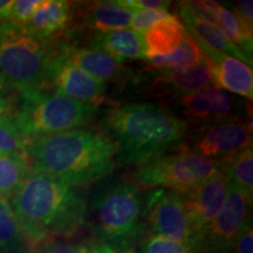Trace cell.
I'll list each match as a JSON object with an SVG mask.
<instances>
[{
  "mask_svg": "<svg viewBox=\"0 0 253 253\" xmlns=\"http://www.w3.org/2000/svg\"><path fill=\"white\" fill-rule=\"evenodd\" d=\"M9 201L31 249L73 236L86 220L87 204L77 189L43 173L31 171Z\"/></svg>",
  "mask_w": 253,
  "mask_h": 253,
  "instance_id": "cell-1",
  "label": "cell"
},
{
  "mask_svg": "<svg viewBox=\"0 0 253 253\" xmlns=\"http://www.w3.org/2000/svg\"><path fill=\"white\" fill-rule=\"evenodd\" d=\"M119 154V145L112 138L84 129L34 138L25 150L31 171L72 186L89 184L110 175Z\"/></svg>",
  "mask_w": 253,
  "mask_h": 253,
  "instance_id": "cell-2",
  "label": "cell"
},
{
  "mask_svg": "<svg viewBox=\"0 0 253 253\" xmlns=\"http://www.w3.org/2000/svg\"><path fill=\"white\" fill-rule=\"evenodd\" d=\"M107 130L120 148L118 161L142 166L173 150L188 131V122L155 103H125L104 113Z\"/></svg>",
  "mask_w": 253,
  "mask_h": 253,
  "instance_id": "cell-3",
  "label": "cell"
},
{
  "mask_svg": "<svg viewBox=\"0 0 253 253\" xmlns=\"http://www.w3.org/2000/svg\"><path fill=\"white\" fill-rule=\"evenodd\" d=\"M58 48L26 26L0 23V73L9 87L26 94L45 88L49 63Z\"/></svg>",
  "mask_w": 253,
  "mask_h": 253,
  "instance_id": "cell-4",
  "label": "cell"
},
{
  "mask_svg": "<svg viewBox=\"0 0 253 253\" xmlns=\"http://www.w3.org/2000/svg\"><path fill=\"white\" fill-rule=\"evenodd\" d=\"M20 96V106L11 114V119L18 130L30 141L86 126L97 108L95 104L79 102L43 89Z\"/></svg>",
  "mask_w": 253,
  "mask_h": 253,
  "instance_id": "cell-5",
  "label": "cell"
},
{
  "mask_svg": "<svg viewBox=\"0 0 253 253\" xmlns=\"http://www.w3.org/2000/svg\"><path fill=\"white\" fill-rule=\"evenodd\" d=\"M95 229L103 244L126 248L145 233L144 201L141 190L130 183H115L91 202Z\"/></svg>",
  "mask_w": 253,
  "mask_h": 253,
  "instance_id": "cell-6",
  "label": "cell"
},
{
  "mask_svg": "<svg viewBox=\"0 0 253 253\" xmlns=\"http://www.w3.org/2000/svg\"><path fill=\"white\" fill-rule=\"evenodd\" d=\"M219 161L195 151L166 154L138 167L132 179L144 189H166L184 196L219 169Z\"/></svg>",
  "mask_w": 253,
  "mask_h": 253,
  "instance_id": "cell-7",
  "label": "cell"
},
{
  "mask_svg": "<svg viewBox=\"0 0 253 253\" xmlns=\"http://www.w3.org/2000/svg\"><path fill=\"white\" fill-rule=\"evenodd\" d=\"M144 218L151 235L202 248L203 238L196 231L182 195L154 189L144 201Z\"/></svg>",
  "mask_w": 253,
  "mask_h": 253,
  "instance_id": "cell-8",
  "label": "cell"
},
{
  "mask_svg": "<svg viewBox=\"0 0 253 253\" xmlns=\"http://www.w3.org/2000/svg\"><path fill=\"white\" fill-rule=\"evenodd\" d=\"M252 148V126L237 118L209 123L195 140V153L214 161H223Z\"/></svg>",
  "mask_w": 253,
  "mask_h": 253,
  "instance_id": "cell-9",
  "label": "cell"
},
{
  "mask_svg": "<svg viewBox=\"0 0 253 253\" xmlns=\"http://www.w3.org/2000/svg\"><path fill=\"white\" fill-rule=\"evenodd\" d=\"M50 86L56 94L79 102L97 106L103 100L107 86L103 82L95 80L87 73L68 61L58 52L47 69L45 87Z\"/></svg>",
  "mask_w": 253,
  "mask_h": 253,
  "instance_id": "cell-10",
  "label": "cell"
},
{
  "mask_svg": "<svg viewBox=\"0 0 253 253\" xmlns=\"http://www.w3.org/2000/svg\"><path fill=\"white\" fill-rule=\"evenodd\" d=\"M229 184L225 171L219 167L209 178L183 196L195 229L202 238L225 203Z\"/></svg>",
  "mask_w": 253,
  "mask_h": 253,
  "instance_id": "cell-11",
  "label": "cell"
},
{
  "mask_svg": "<svg viewBox=\"0 0 253 253\" xmlns=\"http://www.w3.org/2000/svg\"><path fill=\"white\" fill-rule=\"evenodd\" d=\"M252 195L229 184L227 196L220 212L205 231L203 242L232 244L233 239L249 223Z\"/></svg>",
  "mask_w": 253,
  "mask_h": 253,
  "instance_id": "cell-12",
  "label": "cell"
},
{
  "mask_svg": "<svg viewBox=\"0 0 253 253\" xmlns=\"http://www.w3.org/2000/svg\"><path fill=\"white\" fill-rule=\"evenodd\" d=\"M179 104L186 121L209 125L232 118L231 114L235 110L236 97L212 86L184 95Z\"/></svg>",
  "mask_w": 253,
  "mask_h": 253,
  "instance_id": "cell-13",
  "label": "cell"
},
{
  "mask_svg": "<svg viewBox=\"0 0 253 253\" xmlns=\"http://www.w3.org/2000/svg\"><path fill=\"white\" fill-rule=\"evenodd\" d=\"M202 46V45H201ZM209 59L212 73L213 86L252 100L253 97V72L252 67L239 59L223 53L213 52L202 47Z\"/></svg>",
  "mask_w": 253,
  "mask_h": 253,
  "instance_id": "cell-14",
  "label": "cell"
},
{
  "mask_svg": "<svg viewBox=\"0 0 253 253\" xmlns=\"http://www.w3.org/2000/svg\"><path fill=\"white\" fill-rule=\"evenodd\" d=\"M178 12L181 18L184 20L186 30L199 41L202 47L213 50V52L235 56L240 61L245 62L246 65L249 63L250 67H252V59H250L242 49L227 40V38L221 33L216 25L199 13L192 5V1L178 2Z\"/></svg>",
  "mask_w": 253,
  "mask_h": 253,
  "instance_id": "cell-15",
  "label": "cell"
},
{
  "mask_svg": "<svg viewBox=\"0 0 253 253\" xmlns=\"http://www.w3.org/2000/svg\"><path fill=\"white\" fill-rule=\"evenodd\" d=\"M59 52L73 65L103 84L119 82L126 77V69L122 62L102 49L62 45L59 47Z\"/></svg>",
  "mask_w": 253,
  "mask_h": 253,
  "instance_id": "cell-16",
  "label": "cell"
},
{
  "mask_svg": "<svg viewBox=\"0 0 253 253\" xmlns=\"http://www.w3.org/2000/svg\"><path fill=\"white\" fill-rule=\"evenodd\" d=\"M75 7L79 8V13L74 14H79L82 26L99 33L126 28L134 13V9L123 4L122 0L78 2Z\"/></svg>",
  "mask_w": 253,
  "mask_h": 253,
  "instance_id": "cell-17",
  "label": "cell"
},
{
  "mask_svg": "<svg viewBox=\"0 0 253 253\" xmlns=\"http://www.w3.org/2000/svg\"><path fill=\"white\" fill-rule=\"evenodd\" d=\"M158 71H161L160 75L154 79L155 81L153 84L155 89L162 93L177 95L179 99L192 91L203 89L210 84H213L211 65L207 56L203 62L185 71L172 72L166 69H158Z\"/></svg>",
  "mask_w": 253,
  "mask_h": 253,
  "instance_id": "cell-18",
  "label": "cell"
},
{
  "mask_svg": "<svg viewBox=\"0 0 253 253\" xmlns=\"http://www.w3.org/2000/svg\"><path fill=\"white\" fill-rule=\"evenodd\" d=\"M73 4L66 0H41L26 27L38 37L52 40L71 26Z\"/></svg>",
  "mask_w": 253,
  "mask_h": 253,
  "instance_id": "cell-19",
  "label": "cell"
},
{
  "mask_svg": "<svg viewBox=\"0 0 253 253\" xmlns=\"http://www.w3.org/2000/svg\"><path fill=\"white\" fill-rule=\"evenodd\" d=\"M144 33L145 55L167 56L172 54L181 46L186 28L177 15L168 14Z\"/></svg>",
  "mask_w": 253,
  "mask_h": 253,
  "instance_id": "cell-20",
  "label": "cell"
},
{
  "mask_svg": "<svg viewBox=\"0 0 253 253\" xmlns=\"http://www.w3.org/2000/svg\"><path fill=\"white\" fill-rule=\"evenodd\" d=\"M90 47L102 49L121 62L147 58L143 36L128 28L100 33L91 41Z\"/></svg>",
  "mask_w": 253,
  "mask_h": 253,
  "instance_id": "cell-21",
  "label": "cell"
},
{
  "mask_svg": "<svg viewBox=\"0 0 253 253\" xmlns=\"http://www.w3.org/2000/svg\"><path fill=\"white\" fill-rule=\"evenodd\" d=\"M204 59V50L199 41L186 30L184 40L172 54L167 56H147L145 61L155 69L179 72L195 67L203 62Z\"/></svg>",
  "mask_w": 253,
  "mask_h": 253,
  "instance_id": "cell-22",
  "label": "cell"
},
{
  "mask_svg": "<svg viewBox=\"0 0 253 253\" xmlns=\"http://www.w3.org/2000/svg\"><path fill=\"white\" fill-rule=\"evenodd\" d=\"M30 172L31 167L25 154L0 155V197L11 198Z\"/></svg>",
  "mask_w": 253,
  "mask_h": 253,
  "instance_id": "cell-23",
  "label": "cell"
},
{
  "mask_svg": "<svg viewBox=\"0 0 253 253\" xmlns=\"http://www.w3.org/2000/svg\"><path fill=\"white\" fill-rule=\"evenodd\" d=\"M26 244L8 199L0 197V253H25Z\"/></svg>",
  "mask_w": 253,
  "mask_h": 253,
  "instance_id": "cell-24",
  "label": "cell"
},
{
  "mask_svg": "<svg viewBox=\"0 0 253 253\" xmlns=\"http://www.w3.org/2000/svg\"><path fill=\"white\" fill-rule=\"evenodd\" d=\"M221 169L226 173L231 184L253 195V150L252 148L240 151L235 156L219 161Z\"/></svg>",
  "mask_w": 253,
  "mask_h": 253,
  "instance_id": "cell-25",
  "label": "cell"
},
{
  "mask_svg": "<svg viewBox=\"0 0 253 253\" xmlns=\"http://www.w3.org/2000/svg\"><path fill=\"white\" fill-rule=\"evenodd\" d=\"M213 24L219 28L221 33L227 38V40L231 41L239 49H242L250 59H252V37H250L244 31L237 15L226 6L221 5L220 2L216 8Z\"/></svg>",
  "mask_w": 253,
  "mask_h": 253,
  "instance_id": "cell-26",
  "label": "cell"
},
{
  "mask_svg": "<svg viewBox=\"0 0 253 253\" xmlns=\"http://www.w3.org/2000/svg\"><path fill=\"white\" fill-rule=\"evenodd\" d=\"M30 140L18 130L11 115L0 116V155L25 154Z\"/></svg>",
  "mask_w": 253,
  "mask_h": 253,
  "instance_id": "cell-27",
  "label": "cell"
},
{
  "mask_svg": "<svg viewBox=\"0 0 253 253\" xmlns=\"http://www.w3.org/2000/svg\"><path fill=\"white\" fill-rule=\"evenodd\" d=\"M202 248L150 235L142 240L137 253H199Z\"/></svg>",
  "mask_w": 253,
  "mask_h": 253,
  "instance_id": "cell-28",
  "label": "cell"
},
{
  "mask_svg": "<svg viewBox=\"0 0 253 253\" xmlns=\"http://www.w3.org/2000/svg\"><path fill=\"white\" fill-rule=\"evenodd\" d=\"M169 14L163 9H136L131 15L130 25L131 30L138 33H143L147 30L162 20Z\"/></svg>",
  "mask_w": 253,
  "mask_h": 253,
  "instance_id": "cell-29",
  "label": "cell"
},
{
  "mask_svg": "<svg viewBox=\"0 0 253 253\" xmlns=\"http://www.w3.org/2000/svg\"><path fill=\"white\" fill-rule=\"evenodd\" d=\"M40 2L41 0H13L6 20L20 26H26Z\"/></svg>",
  "mask_w": 253,
  "mask_h": 253,
  "instance_id": "cell-30",
  "label": "cell"
},
{
  "mask_svg": "<svg viewBox=\"0 0 253 253\" xmlns=\"http://www.w3.org/2000/svg\"><path fill=\"white\" fill-rule=\"evenodd\" d=\"M34 253H90V246L75 243L49 240L32 248Z\"/></svg>",
  "mask_w": 253,
  "mask_h": 253,
  "instance_id": "cell-31",
  "label": "cell"
},
{
  "mask_svg": "<svg viewBox=\"0 0 253 253\" xmlns=\"http://www.w3.org/2000/svg\"><path fill=\"white\" fill-rule=\"evenodd\" d=\"M232 5L233 12L238 18L240 25L250 37H253V2L252 0H240Z\"/></svg>",
  "mask_w": 253,
  "mask_h": 253,
  "instance_id": "cell-32",
  "label": "cell"
},
{
  "mask_svg": "<svg viewBox=\"0 0 253 253\" xmlns=\"http://www.w3.org/2000/svg\"><path fill=\"white\" fill-rule=\"evenodd\" d=\"M232 248L236 253H253V227L251 220L233 239Z\"/></svg>",
  "mask_w": 253,
  "mask_h": 253,
  "instance_id": "cell-33",
  "label": "cell"
},
{
  "mask_svg": "<svg viewBox=\"0 0 253 253\" xmlns=\"http://www.w3.org/2000/svg\"><path fill=\"white\" fill-rule=\"evenodd\" d=\"M123 4L134 9H163L167 11L171 1L163 0H122Z\"/></svg>",
  "mask_w": 253,
  "mask_h": 253,
  "instance_id": "cell-34",
  "label": "cell"
},
{
  "mask_svg": "<svg viewBox=\"0 0 253 253\" xmlns=\"http://www.w3.org/2000/svg\"><path fill=\"white\" fill-rule=\"evenodd\" d=\"M199 253H236L232 244H218V243L203 242Z\"/></svg>",
  "mask_w": 253,
  "mask_h": 253,
  "instance_id": "cell-35",
  "label": "cell"
},
{
  "mask_svg": "<svg viewBox=\"0 0 253 253\" xmlns=\"http://www.w3.org/2000/svg\"><path fill=\"white\" fill-rule=\"evenodd\" d=\"M14 112L13 102L6 95H0V116L11 115Z\"/></svg>",
  "mask_w": 253,
  "mask_h": 253,
  "instance_id": "cell-36",
  "label": "cell"
},
{
  "mask_svg": "<svg viewBox=\"0 0 253 253\" xmlns=\"http://www.w3.org/2000/svg\"><path fill=\"white\" fill-rule=\"evenodd\" d=\"M13 0H0V23L7 19Z\"/></svg>",
  "mask_w": 253,
  "mask_h": 253,
  "instance_id": "cell-37",
  "label": "cell"
},
{
  "mask_svg": "<svg viewBox=\"0 0 253 253\" xmlns=\"http://www.w3.org/2000/svg\"><path fill=\"white\" fill-rule=\"evenodd\" d=\"M90 253H118V252H116L115 249L110 248L109 245L100 243V244H95L90 246Z\"/></svg>",
  "mask_w": 253,
  "mask_h": 253,
  "instance_id": "cell-38",
  "label": "cell"
},
{
  "mask_svg": "<svg viewBox=\"0 0 253 253\" xmlns=\"http://www.w3.org/2000/svg\"><path fill=\"white\" fill-rule=\"evenodd\" d=\"M11 90L12 88L9 87L7 81L5 80V78L2 77L1 73H0V95H7Z\"/></svg>",
  "mask_w": 253,
  "mask_h": 253,
  "instance_id": "cell-39",
  "label": "cell"
},
{
  "mask_svg": "<svg viewBox=\"0 0 253 253\" xmlns=\"http://www.w3.org/2000/svg\"><path fill=\"white\" fill-rule=\"evenodd\" d=\"M123 253H137V252L132 251V250H126V252H123Z\"/></svg>",
  "mask_w": 253,
  "mask_h": 253,
  "instance_id": "cell-40",
  "label": "cell"
}]
</instances>
